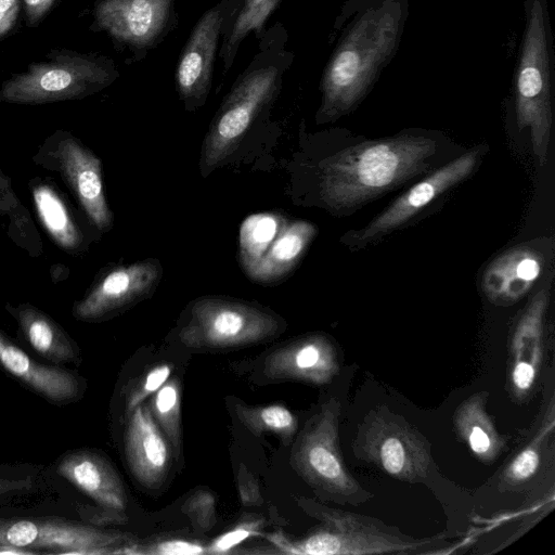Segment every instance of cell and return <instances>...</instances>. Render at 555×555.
I'll list each match as a JSON object with an SVG mask.
<instances>
[{
    "instance_id": "cell-1",
    "label": "cell",
    "mask_w": 555,
    "mask_h": 555,
    "mask_svg": "<svg viewBox=\"0 0 555 555\" xmlns=\"http://www.w3.org/2000/svg\"><path fill=\"white\" fill-rule=\"evenodd\" d=\"M409 0H348L337 16V43L321 79L319 124L353 111L396 55Z\"/></svg>"
},
{
    "instance_id": "cell-2",
    "label": "cell",
    "mask_w": 555,
    "mask_h": 555,
    "mask_svg": "<svg viewBox=\"0 0 555 555\" xmlns=\"http://www.w3.org/2000/svg\"><path fill=\"white\" fill-rule=\"evenodd\" d=\"M436 143L399 135L361 143L330 157L322 168L321 195L334 208H350L427 171Z\"/></svg>"
},
{
    "instance_id": "cell-3",
    "label": "cell",
    "mask_w": 555,
    "mask_h": 555,
    "mask_svg": "<svg viewBox=\"0 0 555 555\" xmlns=\"http://www.w3.org/2000/svg\"><path fill=\"white\" fill-rule=\"evenodd\" d=\"M307 514L321 521L320 527L298 542L272 538L285 553L306 555L429 554L448 545L446 534L415 538L383 520L326 506L299 498Z\"/></svg>"
},
{
    "instance_id": "cell-4",
    "label": "cell",
    "mask_w": 555,
    "mask_h": 555,
    "mask_svg": "<svg viewBox=\"0 0 555 555\" xmlns=\"http://www.w3.org/2000/svg\"><path fill=\"white\" fill-rule=\"evenodd\" d=\"M525 27L513 78V109L520 130L530 132L539 164L544 165L553 124V35L547 0H526Z\"/></svg>"
},
{
    "instance_id": "cell-5",
    "label": "cell",
    "mask_w": 555,
    "mask_h": 555,
    "mask_svg": "<svg viewBox=\"0 0 555 555\" xmlns=\"http://www.w3.org/2000/svg\"><path fill=\"white\" fill-rule=\"evenodd\" d=\"M262 51L236 79L217 112L203 142L199 169L203 177L221 166L237 149L262 109L278 94L282 76L292 61L262 42Z\"/></svg>"
},
{
    "instance_id": "cell-6",
    "label": "cell",
    "mask_w": 555,
    "mask_h": 555,
    "mask_svg": "<svg viewBox=\"0 0 555 555\" xmlns=\"http://www.w3.org/2000/svg\"><path fill=\"white\" fill-rule=\"evenodd\" d=\"M337 399L325 401L299 433L291 462L298 475L321 498L341 505L358 506L374 494L350 474L340 450Z\"/></svg>"
},
{
    "instance_id": "cell-7",
    "label": "cell",
    "mask_w": 555,
    "mask_h": 555,
    "mask_svg": "<svg viewBox=\"0 0 555 555\" xmlns=\"http://www.w3.org/2000/svg\"><path fill=\"white\" fill-rule=\"evenodd\" d=\"M117 77L111 59L68 49L51 50L44 60L7 79L0 101L40 104L80 99L104 89Z\"/></svg>"
},
{
    "instance_id": "cell-8",
    "label": "cell",
    "mask_w": 555,
    "mask_h": 555,
    "mask_svg": "<svg viewBox=\"0 0 555 555\" xmlns=\"http://www.w3.org/2000/svg\"><path fill=\"white\" fill-rule=\"evenodd\" d=\"M352 452L389 477L409 483L425 482L433 465L427 438L386 405H378L364 416Z\"/></svg>"
},
{
    "instance_id": "cell-9",
    "label": "cell",
    "mask_w": 555,
    "mask_h": 555,
    "mask_svg": "<svg viewBox=\"0 0 555 555\" xmlns=\"http://www.w3.org/2000/svg\"><path fill=\"white\" fill-rule=\"evenodd\" d=\"M281 331L280 319L257 306L221 297L194 301L179 338L191 348L222 349L258 344Z\"/></svg>"
},
{
    "instance_id": "cell-10",
    "label": "cell",
    "mask_w": 555,
    "mask_h": 555,
    "mask_svg": "<svg viewBox=\"0 0 555 555\" xmlns=\"http://www.w3.org/2000/svg\"><path fill=\"white\" fill-rule=\"evenodd\" d=\"M132 539L57 517L0 519V552L44 550L62 554H116Z\"/></svg>"
},
{
    "instance_id": "cell-11",
    "label": "cell",
    "mask_w": 555,
    "mask_h": 555,
    "mask_svg": "<svg viewBox=\"0 0 555 555\" xmlns=\"http://www.w3.org/2000/svg\"><path fill=\"white\" fill-rule=\"evenodd\" d=\"M241 2L222 0L206 11L182 50L176 70V87L189 111L196 109L206 101L219 38Z\"/></svg>"
},
{
    "instance_id": "cell-12",
    "label": "cell",
    "mask_w": 555,
    "mask_h": 555,
    "mask_svg": "<svg viewBox=\"0 0 555 555\" xmlns=\"http://www.w3.org/2000/svg\"><path fill=\"white\" fill-rule=\"evenodd\" d=\"M550 285L531 297L515 321L508 341V385L514 399L529 398L541 371L545 352V320Z\"/></svg>"
},
{
    "instance_id": "cell-13",
    "label": "cell",
    "mask_w": 555,
    "mask_h": 555,
    "mask_svg": "<svg viewBox=\"0 0 555 555\" xmlns=\"http://www.w3.org/2000/svg\"><path fill=\"white\" fill-rule=\"evenodd\" d=\"M479 158L480 151L474 149L435 170L396 198L352 238L370 242L408 222L439 195L466 179Z\"/></svg>"
},
{
    "instance_id": "cell-14",
    "label": "cell",
    "mask_w": 555,
    "mask_h": 555,
    "mask_svg": "<svg viewBox=\"0 0 555 555\" xmlns=\"http://www.w3.org/2000/svg\"><path fill=\"white\" fill-rule=\"evenodd\" d=\"M173 0H98L94 24L134 50L154 46L169 26Z\"/></svg>"
},
{
    "instance_id": "cell-15",
    "label": "cell",
    "mask_w": 555,
    "mask_h": 555,
    "mask_svg": "<svg viewBox=\"0 0 555 555\" xmlns=\"http://www.w3.org/2000/svg\"><path fill=\"white\" fill-rule=\"evenodd\" d=\"M160 278L162 266L156 259L116 268L76 305L75 315L80 320L101 319L151 294Z\"/></svg>"
},
{
    "instance_id": "cell-16",
    "label": "cell",
    "mask_w": 555,
    "mask_h": 555,
    "mask_svg": "<svg viewBox=\"0 0 555 555\" xmlns=\"http://www.w3.org/2000/svg\"><path fill=\"white\" fill-rule=\"evenodd\" d=\"M339 372L338 353L323 334H310L268 354L263 374L271 379H292L314 385L330 383Z\"/></svg>"
},
{
    "instance_id": "cell-17",
    "label": "cell",
    "mask_w": 555,
    "mask_h": 555,
    "mask_svg": "<svg viewBox=\"0 0 555 555\" xmlns=\"http://www.w3.org/2000/svg\"><path fill=\"white\" fill-rule=\"evenodd\" d=\"M125 453L132 475L142 486L157 488L164 482L173 453L146 404L141 403L130 412Z\"/></svg>"
},
{
    "instance_id": "cell-18",
    "label": "cell",
    "mask_w": 555,
    "mask_h": 555,
    "mask_svg": "<svg viewBox=\"0 0 555 555\" xmlns=\"http://www.w3.org/2000/svg\"><path fill=\"white\" fill-rule=\"evenodd\" d=\"M544 267L543 253L529 245L516 246L488 263L481 275V289L494 305H513L532 288Z\"/></svg>"
},
{
    "instance_id": "cell-19",
    "label": "cell",
    "mask_w": 555,
    "mask_h": 555,
    "mask_svg": "<svg viewBox=\"0 0 555 555\" xmlns=\"http://www.w3.org/2000/svg\"><path fill=\"white\" fill-rule=\"evenodd\" d=\"M0 366L52 402H70L78 399L82 390V379L74 372L36 361L13 344L1 331Z\"/></svg>"
},
{
    "instance_id": "cell-20",
    "label": "cell",
    "mask_w": 555,
    "mask_h": 555,
    "mask_svg": "<svg viewBox=\"0 0 555 555\" xmlns=\"http://www.w3.org/2000/svg\"><path fill=\"white\" fill-rule=\"evenodd\" d=\"M57 473L102 507L122 513L127 506L124 485L109 464L91 451H75L60 459Z\"/></svg>"
},
{
    "instance_id": "cell-21",
    "label": "cell",
    "mask_w": 555,
    "mask_h": 555,
    "mask_svg": "<svg viewBox=\"0 0 555 555\" xmlns=\"http://www.w3.org/2000/svg\"><path fill=\"white\" fill-rule=\"evenodd\" d=\"M59 155L63 170L89 218L100 230L109 228L112 214L104 196L100 159L69 139L60 144Z\"/></svg>"
},
{
    "instance_id": "cell-22",
    "label": "cell",
    "mask_w": 555,
    "mask_h": 555,
    "mask_svg": "<svg viewBox=\"0 0 555 555\" xmlns=\"http://www.w3.org/2000/svg\"><path fill=\"white\" fill-rule=\"evenodd\" d=\"M488 400L487 390L476 391L463 400L453 413V425L459 438L483 464L495 462L507 443L487 411Z\"/></svg>"
},
{
    "instance_id": "cell-23",
    "label": "cell",
    "mask_w": 555,
    "mask_h": 555,
    "mask_svg": "<svg viewBox=\"0 0 555 555\" xmlns=\"http://www.w3.org/2000/svg\"><path fill=\"white\" fill-rule=\"evenodd\" d=\"M315 234L311 222H286L248 276L260 283L280 280L297 264Z\"/></svg>"
},
{
    "instance_id": "cell-24",
    "label": "cell",
    "mask_w": 555,
    "mask_h": 555,
    "mask_svg": "<svg viewBox=\"0 0 555 555\" xmlns=\"http://www.w3.org/2000/svg\"><path fill=\"white\" fill-rule=\"evenodd\" d=\"M554 400L541 422V425L531 440L505 465L496 480L500 491H519L529 486L538 477L546 464V454L553 452L548 448L554 434Z\"/></svg>"
},
{
    "instance_id": "cell-25",
    "label": "cell",
    "mask_w": 555,
    "mask_h": 555,
    "mask_svg": "<svg viewBox=\"0 0 555 555\" xmlns=\"http://www.w3.org/2000/svg\"><path fill=\"white\" fill-rule=\"evenodd\" d=\"M16 318L28 345L53 364L78 363L74 341L49 317L30 307H21Z\"/></svg>"
},
{
    "instance_id": "cell-26",
    "label": "cell",
    "mask_w": 555,
    "mask_h": 555,
    "mask_svg": "<svg viewBox=\"0 0 555 555\" xmlns=\"http://www.w3.org/2000/svg\"><path fill=\"white\" fill-rule=\"evenodd\" d=\"M280 0H242L223 29L219 56L228 72L235 59L238 47L250 33L261 37L263 26Z\"/></svg>"
},
{
    "instance_id": "cell-27",
    "label": "cell",
    "mask_w": 555,
    "mask_h": 555,
    "mask_svg": "<svg viewBox=\"0 0 555 555\" xmlns=\"http://www.w3.org/2000/svg\"><path fill=\"white\" fill-rule=\"evenodd\" d=\"M286 224L276 214H254L241 225L238 256L248 275Z\"/></svg>"
},
{
    "instance_id": "cell-28",
    "label": "cell",
    "mask_w": 555,
    "mask_h": 555,
    "mask_svg": "<svg viewBox=\"0 0 555 555\" xmlns=\"http://www.w3.org/2000/svg\"><path fill=\"white\" fill-rule=\"evenodd\" d=\"M233 410L240 422L256 436L271 433L289 442L298 429L297 417L283 405L250 406L234 401Z\"/></svg>"
},
{
    "instance_id": "cell-29",
    "label": "cell",
    "mask_w": 555,
    "mask_h": 555,
    "mask_svg": "<svg viewBox=\"0 0 555 555\" xmlns=\"http://www.w3.org/2000/svg\"><path fill=\"white\" fill-rule=\"evenodd\" d=\"M34 199L39 217L53 236L65 248H75L80 234L59 195L48 185H39L34 190Z\"/></svg>"
},
{
    "instance_id": "cell-30",
    "label": "cell",
    "mask_w": 555,
    "mask_h": 555,
    "mask_svg": "<svg viewBox=\"0 0 555 555\" xmlns=\"http://www.w3.org/2000/svg\"><path fill=\"white\" fill-rule=\"evenodd\" d=\"M180 384L177 378L167 380L151 399L152 415L169 441L173 459L181 460Z\"/></svg>"
},
{
    "instance_id": "cell-31",
    "label": "cell",
    "mask_w": 555,
    "mask_h": 555,
    "mask_svg": "<svg viewBox=\"0 0 555 555\" xmlns=\"http://www.w3.org/2000/svg\"><path fill=\"white\" fill-rule=\"evenodd\" d=\"M182 509L204 531L216 524L215 498L210 492H195L184 502Z\"/></svg>"
},
{
    "instance_id": "cell-32",
    "label": "cell",
    "mask_w": 555,
    "mask_h": 555,
    "mask_svg": "<svg viewBox=\"0 0 555 555\" xmlns=\"http://www.w3.org/2000/svg\"><path fill=\"white\" fill-rule=\"evenodd\" d=\"M171 373V366L169 364H159L151 369L144 376V379L139 386L131 392L127 410L131 412L143 401L154 395L169 378Z\"/></svg>"
},
{
    "instance_id": "cell-33",
    "label": "cell",
    "mask_w": 555,
    "mask_h": 555,
    "mask_svg": "<svg viewBox=\"0 0 555 555\" xmlns=\"http://www.w3.org/2000/svg\"><path fill=\"white\" fill-rule=\"evenodd\" d=\"M156 554V555H197L206 553V548L196 543L181 539L163 540L146 546L138 554Z\"/></svg>"
},
{
    "instance_id": "cell-34",
    "label": "cell",
    "mask_w": 555,
    "mask_h": 555,
    "mask_svg": "<svg viewBox=\"0 0 555 555\" xmlns=\"http://www.w3.org/2000/svg\"><path fill=\"white\" fill-rule=\"evenodd\" d=\"M257 530V524H243L218 537L207 548L206 553L224 554L246 540Z\"/></svg>"
},
{
    "instance_id": "cell-35",
    "label": "cell",
    "mask_w": 555,
    "mask_h": 555,
    "mask_svg": "<svg viewBox=\"0 0 555 555\" xmlns=\"http://www.w3.org/2000/svg\"><path fill=\"white\" fill-rule=\"evenodd\" d=\"M237 481L240 498L244 505H255L262 502L256 479L244 466L240 470Z\"/></svg>"
},
{
    "instance_id": "cell-36",
    "label": "cell",
    "mask_w": 555,
    "mask_h": 555,
    "mask_svg": "<svg viewBox=\"0 0 555 555\" xmlns=\"http://www.w3.org/2000/svg\"><path fill=\"white\" fill-rule=\"evenodd\" d=\"M22 0H0V40L15 27Z\"/></svg>"
},
{
    "instance_id": "cell-37",
    "label": "cell",
    "mask_w": 555,
    "mask_h": 555,
    "mask_svg": "<svg viewBox=\"0 0 555 555\" xmlns=\"http://www.w3.org/2000/svg\"><path fill=\"white\" fill-rule=\"evenodd\" d=\"M28 26H36L50 11L55 0H22Z\"/></svg>"
},
{
    "instance_id": "cell-38",
    "label": "cell",
    "mask_w": 555,
    "mask_h": 555,
    "mask_svg": "<svg viewBox=\"0 0 555 555\" xmlns=\"http://www.w3.org/2000/svg\"><path fill=\"white\" fill-rule=\"evenodd\" d=\"M29 479H11L0 475V495L8 492L23 491L31 488Z\"/></svg>"
}]
</instances>
